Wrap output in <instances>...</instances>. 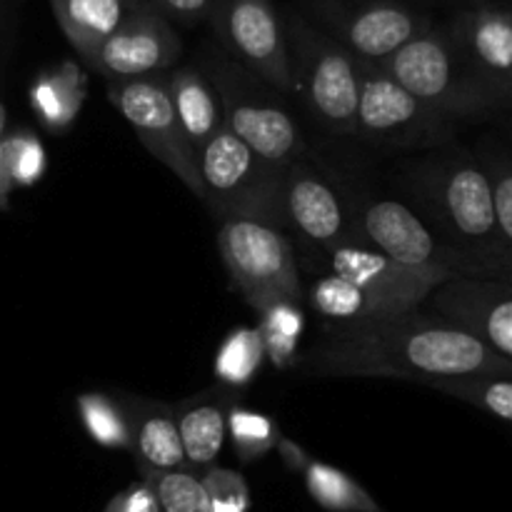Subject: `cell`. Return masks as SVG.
<instances>
[{
  "mask_svg": "<svg viewBox=\"0 0 512 512\" xmlns=\"http://www.w3.org/2000/svg\"><path fill=\"white\" fill-rule=\"evenodd\" d=\"M313 8L330 38L365 63H383L433 28L428 15L398 0H313Z\"/></svg>",
  "mask_w": 512,
  "mask_h": 512,
  "instance_id": "cell-12",
  "label": "cell"
},
{
  "mask_svg": "<svg viewBox=\"0 0 512 512\" xmlns=\"http://www.w3.org/2000/svg\"><path fill=\"white\" fill-rule=\"evenodd\" d=\"M210 18L240 68L280 93H293L285 25L270 0H218Z\"/></svg>",
  "mask_w": 512,
  "mask_h": 512,
  "instance_id": "cell-11",
  "label": "cell"
},
{
  "mask_svg": "<svg viewBox=\"0 0 512 512\" xmlns=\"http://www.w3.org/2000/svg\"><path fill=\"white\" fill-rule=\"evenodd\" d=\"M85 98V78L75 65L63 63L53 73L40 75L30 88V105L45 128L63 130L78 115Z\"/></svg>",
  "mask_w": 512,
  "mask_h": 512,
  "instance_id": "cell-22",
  "label": "cell"
},
{
  "mask_svg": "<svg viewBox=\"0 0 512 512\" xmlns=\"http://www.w3.org/2000/svg\"><path fill=\"white\" fill-rule=\"evenodd\" d=\"M360 243L380 250L395 263L428 273L440 283L465 275V278H488L475 260L445 243L433 233L408 205L398 200H370L358 215ZM495 280V278H493Z\"/></svg>",
  "mask_w": 512,
  "mask_h": 512,
  "instance_id": "cell-9",
  "label": "cell"
},
{
  "mask_svg": "<svg viewBox=\"0 0 512 512\" xmlns=\"http://www.w3.org/2000/svg\"><path fill=\"white\" fill-rule=\"evenodd\" d=\"M78 413L95 443L110 450H130L128 420L118 400L103 393H85L78 398Z\"/></svg>",
  "mask_w": 512,
  "mask_h": 512,
  "instance_id": "cell-29",
  "label": "cell"
},
{
  "mask_svg": "<svg viewBox=\"0 0 512 512\" xmlns=\"http://www.w3.org/2000/svg\"><path fill=\"white\" fill-rule=\"evenodd\" d=\"M10 183H8V178H5V170H3V163H0V200L5 198V195L10 193Z\"/></svg>",
  "mask_w": 512,
  "mask_h": 512,
  "instance_id": "cell-36",
  "label": "cell"
},
{
  "mask_svg": "<svg viewBox=\"0 0 512 512\" xmlns=\"http://www.w3.org/2000/svg\"><path fill=\"white\" fill-rule=\"evenodd\" d=\"M50 8L78 55L115 33L133 10L125 0H50Z\"/></svg>",
  "mask_w": 512,
  "mask_h": 512,
  "instance_id": "cell-21",
  "label": "cell"
},
{
  "mask_svg": "<svg viewBox=\"0 0 512 512\" xmlns=\"http://www.w3.org/2000/svg\"><path fill=\"white\" fill-rule=\"evenodd\" d=\"M328 273L340 275L365 290L380 305L385 318L413 313L440 285L433 275L395 263L365 243H348L330 250Z\"/></svg>",
  "mask_w": 512,
  "mask_h": 512,
  "instance_id": "cell-16",
  "label": "cell"
},
{
  "mask_svg": "<svg viewBox=\"0 0 512 512\" xmlns=\"http://www.w3.org/2000/svg\"><path fill=\"white\" fill-rule=\"evenodd\" d=\"M118 403L128 420L130 450L138 460V470L170 473L188 468L173 408L138 395H125Z\"/></svg>",
  "mask_w": 512,
  "mask_h": 512,
  "instance_id": "cell-18",
  "label": "cell"
},
{
  "mask_svg": "<svg viewBox=\"0 0 512 512\" xmlns=\"http://www.w3.org/2000/svg\"><path fill=\"white\" fill-rule=\"evenodd\" d=\"M480 78L503 100L512 98V15L500 5H478L463 10L448 28Z\"/></svg>",
  "mask_w": 512,
  "mask_h": 512,
  "instance_id": "cell-17",
  "label": "cell"
},
{
  "mask_svg": "<svg viewBox=\"0 0 512 512\" xmlns=\"http://www.w3.org/2000/svg\"><path fill=\"white\" fill-rule=\"evenodd\" d=\"M275 450H278V455L283 458L285 468L295 470V473H303L305 465L310 463L308 453H305L298 443H293L290 438H285V435H280L278 443H275Z\"/></svg>",
  "mask_w": 512,
  "mask_h": 512,
  "instance_id": "cell-35",
  "label": "cell"
},
{
  "mask_svg": "<svg viewBox=\"0 0 512 512\" xmlns=\"http://www.w3.org/2000/svg\"><path fill=\"white\" fill-rule=\"evenodd\" d=\"M225 430L233 440V450L240 463H255V460L265 458L268 453H273L280 438L275 420L263 413H255V410L238 408V405L228 408Z\"/></svg>",
  "mask_w": 512,
  "mask_h": 512,
  "instance_id": "cell-27",
  "label": "cell"
},
{
  "mask_svg": "<svg viewBox=\"0 0 512 512\" xmlns=\"http://www.w3.org/2000/svg\"><path fill=\"white\" fill-rule=\"evenodd\" d=\"M283 210L285 225L325 253L340 245L360 243L358 215L350 213L333 183L305 160H298L283 173Z\"/></svg>",
  "mask_w": 512,
  "mask_h": 512,
  "instance_id": "cell-15",
  "label": "cell"
},
{
  "mask_svg": "<svg viewBox=\"0 0 512 512\" xmlns=\"http://www.w3.org/2000/svg\"><path fill=\"white\" fill-rule=\"evenodd\" d=\"M375 65L398 80L413 98L448 120H485L510 105L465 60L448 28L433 25Z\"/></svg>",
  "mask_w": 512,
  "mask_h": 512,
  "instance_id": "cell-3",
  "label": "cell"
},
{
  "mask_svg": "<svg viewBox=\"0 0 512 512\" xmlns=\"http://www.w3.org/2000/svg\"><path fill=\"white\" fill-rule=\"evenodd\" d=\"M183 53L178 33L170 20L150 3L130 10L115 33L100 40L80 58L110 83L160 75L173 68Z\"/></svg>",
  "mask_w": 512,
  "mask_h": 512,
  "instance_id": "cell-13",
  "label": "cell"
},
{
  "mask_svg": "<svg viewBox=\"0 0 512 512\" xmlns=\"http://www.w3.org/2000/svg\"><path fill=\"white\" fill-rule=\"evenodd\" d=\"M203 488L210 498L213 512H248L250 510V490L240 473L228 468H208L203 475Z\"/></svg>",
  "mask_w": 512,
  "mask_h": 512,
  "instance_id": "cell-31",
  "label": "cell"
},
{
  "mask_svg": "<svg viewBox=\"0 0 512 512\" xmlns=\"http://www.w3.org/2000/svg\"><path fill=\"white\" fill-rule=\"evenodd\" d=\"M228 408L230 405L223 393H203L185 400L173 410L188 468L208 470L220 458L225 435H228L225 430Z\"/></svg>",
  "mask_w": 512,
  "mask_h": 512,
  "instance_id": "cell-20",
  "label": "cell"
},
{
  "mask_svg": "<svg viewBox=\"0 0 512 512\" xmlns=\"http://www.w3.org/2000/svg\"><path fill=\"white\" fill-rule=\"evenodd\" d=\"M428 300L440 320L512 360L510 280L460 275L440 283Z\"/></svg>",
  "mask_w": 512,
  "mask_h": 512,
  "instance_id": "cell-14",
  "label": "cell"
},
{
  "mask_svg": "<svg viewBox=\"0 0 512 512\" xmlns=\"http://www.w3.org/2000/svg\"><path fill=\"white\" fill-rule=\"evenodd\" d=\"M125 3H128L130 8H138V5H145V3H148V0H125Z\"/></svg>",
  "mask_w": 512,
  "mask_h": 512,
  "instance_id": "cell-38",
  "label": "cell"
},
{
  "mask_svg": "<svg viewBox=\"0 0 512 512\" xmlns=\"http://www.w3.org/2000/svg\"><path fill=\"white\" fill-rule=\"evenodd\" d=\"M263 353L275 368L288 370L298 360V343L305 333V315L298 303H273L260 310L258 325Z\"/></svg>",
  "mask_w": 512,
  "mask_h": 512,
  "instance_id": "cell-25",
  "label": "cell"
},
{
  "mask_svg": "<svg viewBox=\"0 0 512 512\" xmlns=\"http://www.w3.org/2000/svg\"><path fill=\"white\" fill-rule=\"evenodd\" d=\"M423 200L445 243L475 260L488 278H510V248L495 223L488 175L468 153L445 155L420 178Z\"/></svg>",
  "mask_w": 512,
  "mask_h": 512,
  "instance_id": "cell-2",
  "label": "cell"
},
{
  "mask_svg": "<svg viewBox=\"0 0 512 512\" xmlns=\"http://www.w3.org/2000/svg\"><path fill=\"white\" fill-rule=\"evenodd\" d=\"M285 38L293 68V93L325 130L355 135L360 68L358 58L330 35L320 33L300 15H290Z\"/></svg>",
  "mask_w": 512,
  "mask_h": 512,
  "instance_id": "cell-6",
  "label": "cell"
},
{
  "mask_svg": "<svg viewBox=\"0 0 512 512\" xmlns=\"http://www.w3.org/2000/svg\"><path fill=\"white\" fill-rule=\"evenodd\" d=\"M148 3L165 18H175L180 23H200L210 18L218 0H148Z\"/></svg>",
  "mask_w": 512,
  "mask_h": 512,
  "instance_id": "cell-34",
  "label": "cell"
},
{
  "mask_svg": "<svg viewBox=\"0 0 512 512\" xmlns=\"http://www.w3.org/2000/svg\"><path fill=\"white\" fill-rule=\"evenodd\" d=\"M103 512H163V510H160L158 498H155V493L150 490V485L140 480V483L125 488L123 493L113 495Z\"/></svg>",
  "mask_w": 512,
  "mask_h": 512,
  "instance_id": "cell-33",
  "label": "cell"
},
{
  "mask_svg": "<svg viewBox=\"0 0 512 512\" xmlns=\"http://www.w3.org/2000/svg\"><path fill=\"white\" fill-rule=\"evenodd\" d=\"M318 378H395L433 383L473 373H512V360L440 318L418 310L360 325H325V338L303 358Z\"/></svg>",
  "mask_w": 512,
  "mask_h": 512,
  "instance_id": "cell-1",
  "label": "cell"
},
{
  "mask_svg": "<svg viewBox=\"0 0 512 512\" xmlns=\"http://www.w3.org/2000/svg\"><path fill=\"white\" fill-rule=\"evenodd\" d=\"M512 373H473L458 375V378H443L428 383V388L438 393L458 398L463 403L475 405L485 413L510 423L512 420Z\"/></svg>",
  "mask_w": 512,
  "mask_h": 512,
  "instance_id": "cell-24",
  "label": "cell"
},
{
  "mask_svg": "<svg viewBox=\"0 0 512 512\" xmlns=\"http://www.w3.org/2000/svg\"><path fill=\"white\" fill-rule=\"evenodd\" d=\"M108 100L128 120L153 158H158L175 178L183 180L185 188L200 198L198 158L175 118L165 75H145V78L110 83Z\"/></svg>",
  "mask_w": 512,
  "mask_h": 512,
  "instance_id": "cell-10",
  "label": "cell"
},
{
  "mask_svg": "<svg viewBox=\"0 0 512 512\" xmlns=\"http://www.w3.org/2000/svg\"><path fill=\"white\" fill-rule=\"evenodd\" d=\"M360 93L355 135L383 148H433L455 133L443 118L390 78L380 65L358 60Z\"/></svg>",
  "mask_w": 512,
  "mask_h": 512,
  "instance_id": "cell-8",
  "label": "cell"
},
{
  "mask_svg": "<svg viewBox=\"0 0 512 512\" xmlns=\"http://www.w3.org/2000/svg\"><path fill=\"white\" fill-rule=\"evenodd\" d=\"M303 480L310 498L328 512H385L358 480L328 463L310 460Z\"/></svg>",
  "mask_w": 512,
  "mask_h": 512,
  "instance_id": "cell-23",
  "label": "cell"
},
{
  "mask_svg": "<svg viewBox=\"0 0 512 512\" xmlns=\"http://www.w3.org/2000/svg\"><path fill=\"white\" fill-rule=\"evenodd\" d=\"M198 158L200 200L218 218H248L273 228L285 225L283 173L253 153L228 128H220Z\"/></svg>",
  "mask_w": 512,
  "mask_h": 512,
  "instance_id": "cell-4",
  "label": "cell"
},
{
  "mask_svg": "<svg viewBox=\"0 0 512 512\" xmlns=\"http://www.w3.org/2000/svg\"><path fill=\"white\" fill-rule=\"evenodd\" d=\"M263 360V340H260L258 328H235L230 330L215 355V375L220 383L240 388L258 375Z\"/></svg>",
  "mask_w": 512,
  "mask_h": 512,
  "instance_id": "cell-26",
  "label": "cell"
},
{
  "mask_svg": "<svg viewBox=\"0 0 512 512\" xmlns=\"http://www.w3.org/2000/svg\"><path fill=\"white\" fill-rule=\"evenodd\" d=\"M5 123H8V113H5V105L3 100H0V143H3L5 138Z\"/></svg>",
  "mask_w": 512,
  "mask_h": 512,
  "instance_id": "cell-37",
  "label": "cell"
},
{
  "mask_svg": "<svg viewBox=\"0 0 512 512\" xmlns=\"http://www.w3.org/2000/svg\"><path fill=\"white\" fill-rule=\"evenodd\" d=\"M140 478L150 485L163 512H213L200 475L188 470H140Z\"/></svg>",
  "mask_w": 512,
  "mask_h": 512,
  "instance_id": "cell-28",
  "label": "cell"
},
{
  "mask_svg": "<svg viewBox=\"0 0 512 512\" xmlns=\"http://www.w3.org/2000/svg\"><path fill=\"white\" fill-rule=\"evenodd\" d=\"M490 185V200H493L495 223L503 243L512 248V170L508 158L485 160L483 165Z\"/></svg>",
  "mask_w": 512,
  "mask_h": 512,
  "instance_id": "cell-32",
  "label": "cell"
},
{
  "mask_svg": "<svg viewBox=\"0 0 512 512\" xmlns=\"http://www.w3.org/2000/svg\"><path fill=\"white\" fill-rule=\"evenodd\" d=\"M205 78L213 83L223 110V128L243 140L258 158L288 170L305 155V138L293 113L270 85L240 68L235 60L210 58Z\"/></svg>",
  "mask_w": 512,
  "mask_h": 512,
  "instance_id": "cell-5",
  "label": "cell"
},
{
  "mask_svg": "<svg viewBox=\"0 0 512 512\" xmlns=\"http://www.w3.org/2000/svg\"><path fill=\"white\" fill-rule=\"evenodd\" d=\"M170 100H173L175 118L190 148L198 153L220 128H223V110L213 83L198 68L165 70Z\"/></svg>",
  "mask_w": 512,
  "mask_h": 512,
  "instance_id": "cell-19",
  "label": "cell"
},
{
  "mask_svg": "<svg viewBox=\"0 0 512 512\" xmlns=\"http://www.w3.org/2000/svg\"><path fill=\"white\" fill-rule=\"evenodd\" d=\"M218 248L230 283L258 313L273 303H300L305 298L298 255L280 228L260 220L228 218L220 225Z\"/></svg>",
  "mask_w": 512,
  "mask_h": 512,
  "instance_id": "cell-7",
  "label": "cell"
},
{
  "mask_svg": "<svg viewBox=\"0 0 512 512\" xmlns=\"http://www.w3.org/2000/svg\"><path fill=\"white\" fill-rule=\"evenodd\" d=\"M0 163H3L10 188L35 185L45 175V168H48L43 143L35 135L25 133V130H15V133L5 135L3 143H0Z\"/></svg>",
  "mask_w": 512,
  "mask_h": 512,
  "instance_id": "cell-30",
  "label": "cell"
}]
</instances>
